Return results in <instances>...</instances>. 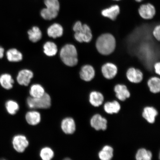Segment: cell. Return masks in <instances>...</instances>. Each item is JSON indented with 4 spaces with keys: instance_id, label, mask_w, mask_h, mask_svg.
<instances>
[{
    "instance_id": "cell-19",
    "label": "cell",
    "mask_w": 160,
    "mask_h": 160,
    "mask_svg": "<svg viewBox=\"0 0 160 160\" xmlns=\"http://www.w3.org/2000/svg\"><path fill=\"white\" fill-rule=\"evenodd\" d=\"M7 58L9 62H18L23 59L22 53L17 49L15 48L10 49L6 53Z\"/></svg>"
},
{
    "instance_id": "cell-29",
    "label": "cell",
    "mask_w": 160,
    "mask_h": 160,
    "mask_svg": "<svg viewBox=\"0 0 160 160\" xmlns=\"http://www.w3.org/2000/svg\"><path fill=\"white\" fill-rule=\"evenodd\" d=\"M39 155L43 160H51L54 157V152L51 148L45 147L41 149Z\"/></svg>"
},
{
    "instance_id": "cell-13",
    "label": "cell",
    "mask_w": 160,
    "mask_h": 160,
    "mask_svg": "<svg viewBox=\"0 0 160 160\" xmlns=\"http://www.w3.org/2000/svg\"><path fill=\"white\" fill-rule=\"evenodd\" d=\"M25 119L29 125L32 126L37 125L41 121V115L39 112L37 111H30L26 113Z\"/></svg>"
},
{
    "instance_id": "cell-11",
    "label": "cell",
    "mask_w": 160,
    "mask_h": 160,
    "mask_svg": "<svg viewBox=\"0 0 160 160\" xmlns=\"http://www.w3.org/2000/svg\"><path fill=\"white\" fill-rule=\"evenodd\" d=\"M81 79L86 82L92 79L95 76V71L93 68L90 65H86L82 67L80 72Z\"/></svg>"
},
{
    "instance_id": "cell-33",
    "label": "cell",
    "mask_w": 160,
    "mask_h": 160,
    "mask_svg": "<svg viewBox=\"0 0 160 160\" xmlns=\"http://www.w3.org/2000/svg\"><path fill=\"white\" fill-rule=\"evenodd\" d=\"M155 72L158 75L160 74V63L158 62L155 63L154 65Z\"/></svg>"
},
{
    "instance_id": "cell-17",
    "label": "cell",
    "mask_w": 160,
    "mask_h": 160,
    "mask_svg": "<svg viewBox=\"0 0 160 160\" xmlns=\"http://www.w3.org/2000/svg\"><path fill=\"white\" fill-rule=\"evenodd\" d=\"M14 81L12 76L9 74L5 73L0 76V84L6 90L12 88Z\"/></svg>"
},
{
    "instance_id": "cell-18",
    "label": "cell",
    "mask_w": 160,
    "mask_h": 160,
    "mask_svg": "<svg viewBox=\"0 0 160 160\" xmlns=\"http://www.w3.org/2000/svg\"><path fill=\"white\" fill-rule=\"evenodd\" d=\"M158 112L154 108L147 107L144 109L142 113L143 117L149 123H153L155 121V117Z\"/></svg>"
},
{
    "instance_id": "cell-8",
    "label": "cell",
    "mask_w": 160,
    "mask_h": 160,
    "mask_svg": "<svg viewBox=\"0 0 160 160\" xmlns=\"http://www.w3.org/2000/svg\"><path fill=\"white\" fill-rule=\"evenodd\" d=\"M61 128L64 133L71 135L76 131V123L74 120L71 117L66 118L61 122Z\"/></svg>"
},
{
    "instance_id": "cell-31",
    "label": "cell",
    "mask_w": 160,
    "mask_h": 160,
    "mask_svg": "<svg viewBox=\"0 0 160 160\" xmlns=\"http://www.w3.org/2000/svg\"><path fill=\"white\" fill-rule=\"evenodd\" d=\"M46 8L52 11L59 12L60 3L59 0H43Z\"/></svg>"
},
{
    "instance_id": "cell-34",
    "label": "cell",
    "mask_w": 160,
    "mask_h": 160,
    "mask_svg": "<svg viewBox=\"0 0 160 160\" xmlns=\"http://www.w3.org/2000/svg\"><path fill=\"white\" fill-rule=\"evenodd\" d=\"M5 50L0 46V59L2 58L4 55Z\"/></svg>"
},
{
    "instance_id": "cell-35",
    "label": "cell",
    "mask_w": 160,
    "mask_h": 160,
    "mask_svg": "<svg viewBox=\"0 0 160 160\" xmlns=\"http://www.w3.org/2000/svg\"><path fill=\"white\" fill-rule=\"evenodd\" d=\"M135 1L137 2H141V1H143V0H135Z\"/></svg>"
},
{
    "instance_id": "cell-25",
    "label": "cell",
    "mask_w": 160,
    "mask_h": 160,
    "mask_svg": "<svg viewBox=\"0 0 160 160\" xmlns=\"http://www.w3.org/2000/svg\"><path fill=\"white\" fill-rule=\"evenodd\" d=\"M5 108L8 113L13 115L17 113L19 109V106L17 102L12 100H9L5 103Z\"/></svg>"
},
{
    "instance_id": "cell-16",
    "label": "cell",
    "mask_w": 160,
    "mask_h": 160,
    "mask_svg": "<svg viewBox=\"0 0 160 160\" xmlns=\"http://www.w3.org/2000/svg\"><path fill=\"white\" fill-rule=\"evenodd\" d=\"M119 13L120 8L117 5H113L108 8L103 9L101 12L103 17L112 20H115Z\"/></svg>"
},
{
    "instance_id": "cell-9",
    "label": "cell",
    "mask_w": 160,
    "mask_h": 160,
    "mask_svg": "<svg viewBox=\"0 0 160 160\" xmlns=\"http://www.w3.org/2000/svg\"><path fill=\"white\" fill-rule=\"evenodd\" d=\"M107 121L101 115H94L91 120V125L96 130H105L107 128Z\"/></svg>"
},
{
    "instance_id": "cell-24",
    "label": "cell",
    "mask_w": 160,
    "mask_h": 160,
    "mask_svg": "<svg viewBox=\"0 0 160 160\" xmlns=\"http://www.w3.org/2000/svg\"><path fill=\"white\" fill-rule=\"evenodd\" d=\"M104 110L106 112L109 114H113L118 112L121 109V106L118 102H108L105 105Z\"/></svg>"
},
{
    "instance_id": "cell-4",
    "label": "cell",
    "mask_w": 160,
    "mask_h": 160,
    "mask_svg": "<svg viewBox=\"0 0 160 160\" xmlns=\"http://www.w3.org/2000/svg\"><path fill=\"white\" fill-rule=\"evenodd\" d=\"M27 102L28 107L31 109H48L51 105V97L47 93L39 98L29 97Z\"/></svg>"
},
{
    "instance_id": "cell-36",
    "label": "cell",
    "mask_w": 160,
    "mask_h": 160,
    "mask_svg": "<svg viewBox=\"0 0 160 160\" xmlns=\"http://www.w3.org/2000/svg\"><path fill=\"white\" fill-rule=\"evenodd\" d=\"M114 1H120V0H114Z\"/></svg>"
},
{
    "instance_id": "cell-32",
    "label": "cell",
    "mask_w": 160,
    "mask_h": 160,
    "mask_svg": "<svg viewBox=\"0 0 160 160\" xmlns=\"http://www.w3.org/2000/svg\"><path fill=\"white\" fill-rule=\"evenodd\" d=\"M153 34L155 38L159 41L160 40V26L159 25L157 26L155 28Z\"/></svg>"
},
{
    "instance_id": "cell-3",
    "label": "cell",
    "mask_w": 160,
    "mask_h": 160,
    "mask_svg": "<svg viewBox=\"0 0 160 160\" xmlns=\"http://www.w3.org/2000/svg\"><path fill=\"white\" fill-rule=\"evenodd\" d=\"M73 29L75 32V38L79 42H89L92 38L91 29L89 26L86 24H82L80 21L76 22Z\"/></svg>"
},
{
    "instance_id": "cell-2",
    "label": "cell",
    "mask_w": 160,
    "mask_h": 160,
    "mask_svg": "<svg viewBox=\"0 0 160 160\" xmlns=\"http://www.w3.org/2000/svg\"><path fill=\"white\" fill-rule=\"evenodd\" d=\"M60 58L66 65L74 67L78 63V52L76 47L68 44L62 48L60 52Z\"/></svg>"
},
{
    "instance_id": "cell-12",
    "label": "cell",
    "mask_w": 160,
    "mask_h": 160,
    "mask_svg": "<svg viewBox=\"0 0 160 160\" xmlns=\"http://www.w3.org/2000/svg\"><path fill=\"white\" fill-rule=\"evenodd\" d=\"M127 76L128 79L134 83H139L143 78V74L141 71L134 68H130L128 70Z\"/></svg>"
},
{
    "instance_id": "cell-30",
    "label": "cell",
    "mask_w": 160,
    "mask_h": 160,
    "mask_svg": "<svg viewBox=\"0 0 160 160\" xmlns=\"http://www.w3.org/2000/svg\"><path fill=\"white\" fill-rule=\"evenodd\" d=\"M152 158L151 152L143 148L139 149L136 155V158L137 160H150Z\"/></svg>"
},
{
    "instance_id": "cell-10",
    "label": "cell",
    "mask_w": 160,
    "mask_h": 160,
    "mask_svg": "<svg viewBox=\"0 0 160 160\" xmlns=\"http://www.w3.org/2000/svg\"><path fill=\"white\" fill-rule=\"evenodd\" d=\"M118 69L116 66L113 63H108L104 65L102 68V72L106 78L112 79L115 77Z\"/></svg>"
},
{
    "instance_id": "cell-21",
    "label": "cell",
    "mask_w": 160,
    "mask_h": 160,
    "mask_svg": "<svg viewBox=\"0 0 160 160\" xmlns=\"http://www.w3.org/2000/svg\"><path fill=\"white\" fill-rule=\"evenodd\" d=\"M43 48L44 53L48 57H53L57 54L58 52L57 46L53 42H47L44 45Z\"/></svg>"
},
{
    "instance_id": "cell-20",
    "label": "cell",
    "mask_w": 160,
    "mask_h": 160,
    "mask_svg": "<svg viewBox=\"0 0 160 160\" xmlns=\"http://www.w3.org/2000/svg\"><path fill=\"white\" fill-rule=\"evenodd\" d=\"M103 96L99 92L94 91L90 93L89 102L92 105L95 107H99L103 102Z\"/></svg>"
},
{
    "instance_id": "cell-28",
    "label": "cell",
    "mask_w": 160,
    "mask_h": 160,
    "mask_svg": "<svg viewBox=\"0 0 160 160\" xmlns=\"http://www.w3.org/2000/svg\"><path fill=\"white\" fill-rule=\"evenodd\" d=\"M59 12L52 11L45 7L41 10L40 14L43 19L51 20L55 18L58 15Z\"/></svg>"
},
{
    "instance_id": "cell-7",
    "label": "cell",
    "mask_w": 160,
    "mask_h": 160,
    "mask_svg": "<svg viewBox=\"0 0 160 160\" xmlns=\"http://www.w3.org/2000/svg\"><path fill=\"white\" fill-rule=\"evenodd\" d=\"M33 77L32 72L28 69H23L18 74L17 80L20 85L28 86L31 82Z\"/></svg>"
},
{
    "instance_id": "cell-1",
    "label": "cell",
    "mask_w": 160,
    "mask_h": 160,
    "mask_svg": "<svg viewBox=\"0 0 160 160\" xmlns=\"http://www.w3.org/2000/svg\"><path fill=\"white\" fill-rule=\"evenodd\" d=\"M96 45V48L100 53L103 55H109L115 49V38L111 34H103L98 38Z\"/></svg>"
},
{
    "instance_id": "cell-5",
    "label": "cell",
    "mask_w": 160,
    "mask_h": 160,
    "mask_svg": "<svg viewBox=\"0 0 160 160\" xmlns=\"http://www.w3.org/2000/svg\"><path fill=\"white\" fill-rule=\"evenodd\" d=\"M12 144L14 149L16 151L22 153L28 147L29 142L25 135H17L13 137Z\"/></svg>"
},
{
    "instance_id": "cell-26",
    "label": "cell",
    "mask_w": 160,
    "mask_h": 160,
    "mask_svg": "<svg viewBox=\"0 0 160 160\" xmlns=\"http://www.w3.org/2000/svg\"><path fill=\"white\" fill-rule=\"evenodd\" d=\"M113 149L109 146H105L99 153V158L102 160H111L113 157Z\"/></svg>"
},
{
    "instance_id": "cell-14",
    "label": "cell",
    "mask_w": 160,
    "mask_h": 160,
    "mask_svg": "<svg viewBox=\"0 0 160 160\" xmlns=\"http://www.w3.org/2000/svg\"><path fill=\"white\" fill-rule=\"evenodd\" d=\"M62 27L59 23H55L52 25L47 30V34L50 37L56 38L62 37L63 34Z\"/></svg>"
},
{
    "instance_id": "cell-6",
    "label": "cell",
    "mask_w": 160,
    "mask_h": 160,
    "mask_svg": "<svg viewBox=\"0 0 160 160\" xmlns=\"http://www.w3.org/2000/svg\"><path fill=\"white\" fill-rule=\"evenodd\" d=\"M139 15L145 19H151L155 16L156 10L151 4L148 3L141 6L139 9Z\"/></svg>"
},
{
    "instance_id": "cell-27",
    "label": "cell",
    "mask_w": 160,
    "mask_h": 160,
    "mask_svg": "<svg viewBox=\"0 0 160 160\" xmlns=\"http://www.w3.org/2000/svg\"><path fill=\"white\" fill-rule=\"evenodd\" d=\"M148 86L152 92L156 93L160 91V79L158 78L154 77L151 78L148 82Z\"/></svg>"
},
{
    "instance_id": "cell-15",
    "label": "cell",
    "mask_w": 160,
    "mask_h": 160,
    "mask_svg": "<svg viewBox=\"0 0 160 160\" xmlns=\"http://www.w3.org/2000/svg\"><path fill=\"white\" fill-rule=\"evenodd\" d=\"M114 90L116 97L120 101H124L130 97L129 92L128 90L127 87L124 85H117L115 87Z\"/></svg>"
},
{
    "instance_id": "cell-22",
    "label": "cell",
    "mask_w": 160,
    "mask_h": 160,
    "mask_svg": "<svg viewBox=\"0 0 160 160\" xmlns=\"http://www.w3.org/2000/svg\"><path fill=\"white\" fill-rule=\"evenodd\" d=\"M29 93L31 97L36 98L42 97L46 92L42 86L39 84H35L31 86Z\"/></svg>"
},
{
    "instance_id": "cell-23",
    "label": "cell",
    "mask_w": 160,
    "mask_h": 160,
    "mask_svg": "<svg viewBox=\"0 0 160 160\" xmlns=\"http://www.w3.org/2000/svg\"><path fill=\"white\" fill-rule=\"evenodd\" d=\"M29 39L31 42L35 43L41 40L42 33L39 28L34 27L28 32Z\"/></svg>"
}]
</instances>
